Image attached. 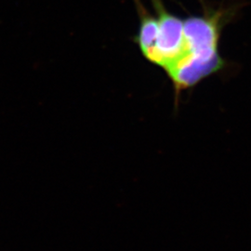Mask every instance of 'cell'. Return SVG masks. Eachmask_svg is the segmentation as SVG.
<instances>
[{
	"label": "cell",
	"mask_w": 251,
	"mask_h": 251,
	"mask_svg": "<svg viewBox=\"0 0 251 251\" xmlns=\"http://www.w3.org/2000/svg\"><path fill=\"white\" fill-rule=\"evenodd\" d=\"M236 11L237 5L204 6L201 15L183 20L185 55L167 73L178 94L224 68L225 60L219 53V41L224 27Z\"/></svg>",
	"instance_id": "obj_1"
},
{
	"label": "cell",
	"mask_w": 251,
	"mask_h": 251,
	"mask_svg": "<svg viewBox=\"0 0 251 251\" xmlns=\"http://www.w3.org/2000/svg\"><path fill=\"white\" fill-rule=\"evenodd\" d=\"M158 24L154 47L146 59L166 73L169 72L185 55L183 20L171 13L162 0H151Z\"/></svg>",
	"instance_id": "obj_2"
}]
</instances>
